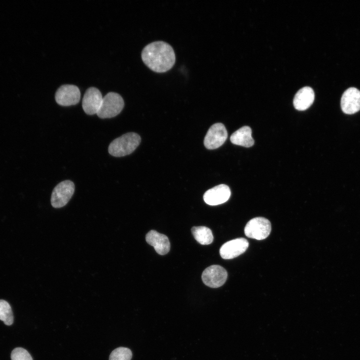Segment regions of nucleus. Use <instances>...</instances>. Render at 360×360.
I'll return each instance as SVG.
<instances>
[{"mask_svg":"<svg viewBox=\"0 0 360 360\" xmlns=\"http://www.w3.org/2000/svg\"><path fill=\"white\" fill-rule=\"evenodd\" d=\"M124 106L122 98L117 93L110 92L103 97L96 114L100 118H112L118 114Z\"/></svg>","mask_w":360,"mask_h":360,"instance_id":"nucleus-3","label":"nucleus"},{"mask_svg":"<svg viewBox=\"0 0 360 360\" xmlns=\"http://www.w3.org/2000/svg\"><path fill=\"white\" fill-rule=\"evenodd\" d=\"M340 106L342 111L346 114H355L360 110V90L356 88L350 87L342 94Z\"/></svg>","mask_w":360,"mask_h":360,"instance_id":"nucleus-9","label":"nucleus"},{"mask_svg":"<svg viewBox=\"0 0 360 360\" xmlns=\"http://www.w3.org/2000/svg\"><path fill=\"white\" fill-rule=\"evenodd\" d=\"M271 228L269 220L263 217H256L247 222L244 232L248 238L262 240L269 236Z\"/></svg>","mask_w":360,"mask_h":360,"instance_id":"nucleus-4","label":"nucleus"},{"mask_svg":"<svg viewBox=\"0 0 360 360\" xmlns=\"http://www.w3.org/2000/svg\"><path fill=\"white\" fill-rule=\"evenodd\" d=\"M132 358V352L130 349L119 347L111 352L109 360H131Z\"/></svg>","mask_w":360,"mask_h":360,"instance_id":"nucleus-18","label":"nucleus"},{"mask_svg":"<svg viewBox=\"0 0 360 360\" xmlns=\"http://www.w3.org/2000/svg\"><path fill=\"white\" fill-rule=\"evenodd\" d=\"M80 98V90L78 86L72 84H64L56 90L55 99L56 102L62 106H70L77 104Z\"/></svg>","mask_w":360,"mask_h":360,"instance_id":"nucleus-8","label":"nucleus"},{"mask_svg":"<svg viewBox=\"0 0 360 360\" xmlns=\"http://www.w3.org/2000/svg\"><path fill=\"white\" fill-rule=\"evenodd\" d=\"M314 99V93L312 88L304 87L297 92L294 97V107L298 110H304L312 104Z\"/></svg>","mask_w":360,"mask_h":360,"instance_id":"nucleus-14","label":"nucleus"},{"mask_svg":"<svg viewBox=\"0 0 360 360\" xmlns=\"http://www.w3.org/2000/svg\"><path fill=\"white\" fill-rule=\"evenodd\" d=\"M102 98L100 92L97 88H88L86 90L82 101L84 112L89 115L96 114L100 108Z\"/></svg>","mask_w":360,"mask_h":360,"instance_id":"nucleus-11","label":"nucleus"},{"mask_svg":"<svg viewBox=\"0 0 360 360\" xmlns=\"http://www.w3.org/2000/svg\"><path fill=\"white\" fill-rule=\"evenodd\" d=\"M146 240L159 254L164 255L170 251V242L167 236L164 234L151 230L146 234Z\"/></svg>","mask_w":360,"mask_h":360,"instance_id":"nucleus-13","label":"nucleus"},{"mask_svg":"<svg viewBox=\"0 0 360 360\" xmlns=\"http://www.w3.org/2000/svg\"><path fill=\"white\" fill-rule=\"evenodd\" d=\"M192 234L195 240L201 244H210L214 240L210 228L204 226H194L192 228Z\"/></svg>","mask_w":360,"mask_h":360,"instance_id":"nucleus-16","label":"nucleus"},{"mask_svg":"<svg viewBox=\"0 0 360 360\" xmlns=\"http://www.w3.org/2000/svg\"><path fill=\"white\" fill-rule=\"evenodd\" d=\"M230 194L229 187L221 184L208 190L204 195V200L209 205H218L226 202L229 199Z\"/></svg>","mask_w":360,"mask_h":360,"instance_id":"nucleus-12","label":"nucleus"},{"mask_svg":"<svg viewBox=\"0 0 360 360\" xmlns=\"http://www.w3.org/2000/svg\"><path fill=\"white\" fill-rule=\"evenodd\" d=\"M228 138L227 130L222 123L212 125L208 130L204 138V145L208 150H214L220 146Z\"/></svg>","mask_w":360,"mask_h":360,"instance_id":"nucleus-7","label":"nucleus"},{"mask_svg":"<svg viewBox=\"0 0 360 360\" xmlns=\"http://www.w3.org/2000/svg\"><path fill=\"white\" fill-rule=\"evenodd\" d=\"M248 246V242L244 238H237L227 242L220 250L221 257L225 260L232 259L244 253Z\"/></svg>","mask_w":360,"mask_h":360,"instance_id":"nucleus-10","label":"nucleus"},{"mask_svg":"<svg viewBox=\"0 0 360 360\" xmlns=\"http://www.w3.org/2000/svg\"><path fill=\"white\" fill-rule=\"evenodd\" d=\"M74 191V184L70 180L62 182L52 190L50 202L54 208H60L67 204Z\"/></svg>","mask_w":360,"mask_h":360,"instance_id":"nucleus-5","label":"nucleus"},{"mask_svg":"<svg viewBox=\"0 0 360 360\" xmlns=\"http://www.w3.org/2000/svg\"><path fill=\"white\" fill-rule=\"evenodd\" d=\"M231 142L236 145L249 148L254 144V140L252 136V130L248 126H244L230 136Z\"/></svg>","mask_w":360,"mask_h":360,"instance_id":"nucleus-15","label":"nucleus"},{"mask_svg":"<svg viewBox=\"0 0 360 360\" xmlns=\"http://www.w3.org/2000/svg\"><path fill=\"white\" fill-rule=\"evenodd\" d=\"M0 320L7 326H10L14 322V316L10 304L5 300H0Z\"/></svg>","mask_w":360,"mask_h":360,"instance_id":"nucleus-17","label":"nucleus"},{"mask_svg":"<svg viewBox=\"0 0 360 360\" xmlns=\"http://www.w3.org/2000/svg\"><path fill=\"white\" fill-rule=\"evenodd\" d=\"M228 277L226 270L219 265H212L202 272V279L206 286L216 288L222 286Z\"/></svg>","mask_w":360,"mask_h":360,"instance_id":"nucleus-6","label":"nucleus"},{"mask_svg":"<svg viewBox=\"0 0 360 360\" xmlns=\"http://www.w3.org/2000/svg\"><path fill=\"white\" fill-rule=\"evenodd\" d=\"M140 142V137L138 134L128 132L112 141L108 146V151L114 156H125L132 153Z\"/></svg>","mask_w":360,"mask_h":360,"instance_id":"nucleus-2","label":"nucleus"},{"mask_svg":"<svg viewBox=\"0 0 360 360\" xmlns=\"http://www.w3.org/2000/svg\"><path fill=\"white\" fill-rule=\"evenodd\" d=\"M144 64L152 71L165 72L172 68L176 55L172 46L163 41H156L146 45L142 52Z\"/></svg>","mask_w":360,"mask_h":360,"instance_id":"nucleus-1","label":"nucleus"},{"mask_svg":"<svg viewBox=\"0 0 360 360\" xmlns=\"http://www.w3.org/2000/svg\"><path fill=\"white\" fill-rule=\"evenodd\" d=\"M12 360H33L30 353L22 348H16L11 352Z\"/></svg>","mask_w":360,"mask_h":360,"instance_id":"nucleus-19","label":"nucleus"}]
</instances>
